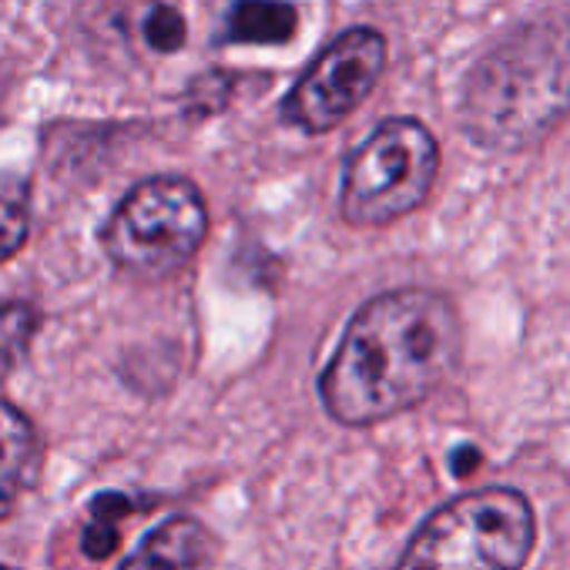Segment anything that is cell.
<instances>
[{"instance_id":"cell-2","label":"cell","mask_w":570,"mask_h":570,"mask_svg":"<svg viewBox=\"0 0 570 570\" xmlns=\"http://www.w3.org/2000/svg\"><path fill=\"white\" fill-rule=\"evenodd\" d=\"M570 111V14L513 28L480 58L463 88V128L490 151L537 145Z\"/></svg>"},{"instance_id":"cell-10","label":"cell","mask_w":570,"mask_h":570,"mask_svg":"<svg viewBox=\"0 0 570 570\" xmlns=\"http://www.w3.org/2000/svg\"><path fill=\"white\" fill-rule=\"evenodd\" d=\"M31 232V188L18 175H0V262L21 252Z\"/></svg>"},{"instance_id":"cell-11","label":"cell","mask_w":570,"mask_h":570,"mask_svg":"<svg viewBox=\"0 0 570 570\" xmlns=\"http://www.w3.org/2000/svg\"><path fill=\"white\" fill-rule=\"evenodd\" d=\"M38 333V309L28 303H0V373L14 370Z\"/></svg>"},{"instance_id":"cell-4","label":"cell","mask_w":570,"mask_h":570,"mask_svg":"<svg viewBox=\"0 0 570 570\" xmlns=\"http://www.w3.org/2000/svg\"><path fill=\"white\" fill-rule=\"evenodd\" d=\"M440 171V145L416 118L383 121L346 161L340 208L353 225H390L416 212Z\"/></svg>"},{"instance_id":"cell-12","label":"cell","mask_w":570,"mask_h":570,"mask_svg":"<svg viewBox=\"0 0 570 570\" xmlns=\"http://www.w3.org/2000/svg\"><path fill=\"white\" fill-rule=\"evenodd\" d=\"M141 38H145V45H148L155 55H178V51L188 45V24H185V18H181L178 8H171V4H155V8L145 14Z\"/></svg>"},{"instance_id":"cell-3","label":"cell","mask_w":570,"mask_h":570,"mask_svg":"<svg viewBox=\"0 0 570 570\" xmlns=\"http://www.w3.org/2000/svg\"><path fill=\"white\" fill-rule=\"evenodd\" d=\"M533 547V510L520 490L487 487L440 507L396 570H520Z\"/></svg>"},{"instance_id":"cell-9","label":"cell","mask_w":570,"mask_h":570,"mask_svg":"<svg viewBox=\"0 0 570 570\" xmlns=\"http://www.w3.org/2000/svg\"><path fill=\"white\" fill-rule=\"evenodd\" d=\"M299 35V11L289 0H232L218 45L282 48Z\"/></svg>"},{"instance_id":"cell-1","label":"cell","mask_w":570,"mask_h":570,"mask_svg":"<svg viewBox=\"0 0 570 570\" xmlns=\"http://www.w3.org/2000/svg\"><path fill=\"white\" fill-rule=\"evenodd\" d=\"M463 353L453 303L430 289H400L366 303L320 380L330 416L373 426L433 396Z\"/></svg>"},{"instance_id":"cell-8","label":"cell","mask_w":570,"mask_h":570,"mask_svg":"<svg viewBox=\"0 0 570 570\" xmlns=\"http://www.w3.org/2000/svg\"><path fill=\"white\" fill-rule=\"evenodd\" d=\"M212 560V533L191 517H175L161 523L121 570H208Z\"/></svg>"},{"instance_id":"cell-6","label":"cell","mask_w":570,"mask_h":570,"mask_svg":"<svg viewBox=\"0 0 570 570\" xmlns=\"http://www.w3.org/2000/svg\"><path fill=\"white\" fill-rule=\"evenodd\" d=\"M386 58L390 51L380 31H343L282 98V121L306 135H326L340 128L373 95L386 71Z\"/></svg>"},{"instance_id":"cell-13","label":"cell","mask_w":570,"mask_h":570,"mask_svg":"<svg viewBox=\"0 0 570 570\" xmlns=\"http://www.w3.org/2000/svg\"><path fill=\"white\" fill-rule=\"evenodd\" d=\"M0 570H14V567H0Z\"/></svg>"},{"instance_id":"cell-7","label":"cell","mask_w":570,"mask_h":570,"mask_svg":"<svg viewBox=\"0 0 570 570\" xmlns=\"http://www.w3.org/2000/svg\"><path fill=\"white\" fill-rule=\"evenodd\" d=\"M38 466L41 446L31 420L11 403H0V520L35 487Z\"/></svg>"},{"instance_id":"cell-5","label":"cell","mask_w":570,"mask_h":570,"mask_svg":"<svg viewBox=\"0 0 570 570\" xmlns=\"http://www.w3.org/2000/svg\"><path fill=\"white\" fill-rule=\"evenodd\" d=\"M208 235V208L188 178L158 175L135 185L108 218L101 242L115 265L168 275L188 265Z\"/></svg>"}]
</instances>
